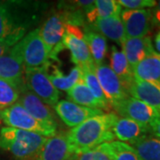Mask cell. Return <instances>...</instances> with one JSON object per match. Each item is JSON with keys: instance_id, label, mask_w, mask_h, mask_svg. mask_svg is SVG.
I'll use <instances>...</instances> for the list:
<instances>
[{"instance_id": "obj_1", "label": "cell", "mask_w": 160, "mask_h": 160, "mask_svg": "<svg viewBox=\"0 0 160 160\" xmlns=\"http://www.w3.org/2000/svg\"><path fill=\"white\" fill-rule=\"evenodd\" d=\"M36 1L0 2V42L13 46L33 30L44 11Z\"/></svg>"}, {"instance_id": "obj_2", "label": "cell", "mask_w": 160, "mask_h": 160, "mask_svg": "<svg viewBox=\"0 0 160 160\" xmlns=\"http://www.w3.org/2000/svg\"><path fill=\"white\" fill-rule=\"evenodd\" d=\"M117 114L113 112L103 113L92 117L79 126L71 128L67 133V139L73 154L94 149L103 143L114 142L112 126Z\"/></svg>"}, {"instance_id": "obj_3", "label": "cell", "mask_w": 160, "mask_h": 160, "mask_svg": "<svg viewBox=\"0 0 160 160\" xmlns=\"http://www.w3.org/2000/svg\"><path fill=\"white\" fill-rule=\"evenodd\" d=\"M47 139L36 132L6 126L0 130V148L19 160H33Z\"/></svg>"}, {"instance_id": "obj_4", "label": "cell", "mask_w": 160, "mask_h": 160, "mask_svg": "<svg viewBox=\"0 0 160 160\" xmlns=\"http://www.w3.org/2000/svg\"><path fill=\"white\" fill-rule=\"evenodd\" d=\"M0 115L2 122L8 127L32 132L47 138L54 136L57 132L38 122L19 102L6 109H0Z\"/></svg>"}, {"instance_id": "obj_5", "label": "cell", "mask_w": 160, "mask_h": 160, "mask_svg": "<svg viewBox=\"0 0 160 160\" xmlns=\"http://www.w3.org/2000/svg\"><path fill=\"white\" fill-rule=\"evenodd\" d=\"M22 41L25 72L31 69L49 68L51 59L39 34V28H36L26 35Z\"/></svg>"}, {"instance_id": "obj_6", "label": "cell", "mask_w": 160, "mask_h": 160, "mask_svg": "<svg viewBox=\"0 0 160 160\" xmlns=\"http://www.w3.org/2000/svg\"><path fill=\"white\" fill-rule=\"evenodd\" d=\"M25 67L22 41L0 57V79L6 80L22 91L25 87Z\"/></svg>"}, {"instance_id": "obj_7", "label": "cell", "mask_w": 160, "mask_h": 160, "mask_svg": "<svg viewBox=\"0 0 160 160\" xmlns=\"http://www.w3.org/2000/svg\"><path fill=\"white\" fill-rule=\"evenodd\" d=\"M25 85L41 101L49 107H54L59 102L60 92L52 84L48 68L31 69L25 72Z\"/></svg>"}, {"instance_id": "obj_8", "label": "cell", "mask_w": 160, "mask_h": 160, "mask_svg": "<svg viewBox=\"0 0 160 160\" xmlns=\"http://www.w3.org/2000/svg\"><path fill=\"white\" fill-rule=\"evenodd\" d=\"M66 17L62 13H55L46 20L39 28V34L51 60H57V54L63 50L62 40L66 33Z\"/></svg>"}, {"instance_id": "obj_9", "label": "cell", "mask_w": 160, "mask_h": 160, "mask_svg": "<svg viewBox=\"0 0 160 160\" xmlns=\"http://www.w3.org/2000/svg\"><path fill=\"white\" fill-rule=\"evenodd\" d=\"M62 46L63 49H68L70 52L72 62L82 70L94 66L88 46L84 39V33L78 26L67 24Z\"/></svg>"}, {"instance_id": "obj_10", "label": "cell", "mask_w": 160, "mask_h": 160, "mask_svg": "<svg viewBox=\"0 0 160 160\" xmlns=\"http://www.w3.org/2000/svg\"><path fill=\"white\" fill-rule=\"evenodd\" d=\"M112 109L118 116L133 120L147 126H150L156 118L160 117L159 113L152 107L131 96L115 104L112 106Z\"/></svg>"}, {"instance_id": "obj_11", "label": "cell", "mask_w": 160, "mask_h": 160, "mask_svg": "<svg viewBox=\"0 0 160 160\" xmlns=\"http://www.w3.org/2000/svg\"><path fill=\"white\" fill-rule=\"evenodd\" d=\"M93 71L111 108L115 104L130 96L118 76L112 71L109 66L103 63L94 65Z\"/></svg>"}, {"instance_id": "obj_12", "label": "cell", "mask_w": 160, "mask_h": 160, "mask_svg": "<svg viewBox=\"0 0 160 160\" xmlns=\"http://www.w3.org/2000/svg\"><path fill=\"white\" fill-rule=\"evenodd\" d=\"M17 102L41 124L57 131V121L50 107L29 91L26 86L21 91Z\"/></svg>"}, {"instance_id": "obj_13", "label": "cell", "mask_w": 160, "mask_h": 160, "mask_svg": "<svg viewBox=\"0 0 160 160\" xmlns=\"http://www.w3.org/2000/svg\"><path fill=\"white\" fill-rule=\"evenodd\" d=\"M120 18L124 25L126 38H142L148 36L151 24V10H128L121 11Z\"/></svg>"}, {"instance_id": "obj_14", "label": "cell", "mask_w": 160, "mask_h": 160, "mask_svg": "<svg viewBox=\"0 0 160 160\" xmlns=\"http://www.w3.org/2000/svg\"><path fill=\"white\" fill-rule=\"evenodd\" d=\"M54 109L63 123L71 128L79 126L92 117L105 113L102 109L87 108L66 100L59 101Z\"/></svg>"}, {"instance_id": "obj_15", "label": "cell", "mask_w": 160, "mask_h": 160, "mask_svg": "<svg viewBox=\"0 0 160 160\" xmlns=\"http://www.w3.org/2000/svg\"><path fill=\"white\" fill-rule=\"evenodd\" d=\"M112 132L117 141L127 144L133 142L144 135L151 133L149 126H144L118 115L112 126Z\"/></svg>"}, {"instance_id": "obj_16", "label": "cell", "mask_w": 160, "mask_h": 160, "mask_svg": "<svg viewBox=\"0 0 160 160\" xmlns=\"http://www.w3.org/2000/svg\"><path fill=\"white\" fill-rule=\"evenodd\" d=\"M121 46L122 52H124L132 69L144 58L156 52L149 36L142 38H126Z\"/></svg>"}, {"instance_id": "obj_17", "label": "cell", "mask_w": 160, "mask_h": 160, "mask_svg": "<svg viewBox=\"0 0 160 160\" xmlns=\"http://www.w3.org/2000/svg\"><path fill=\"white\" fill-rule=\"evenodd\" d=\"M73 155L68 142L67 134L56 133L47 139L33 160H68Z\"/></svg>"}, {"instance_id": "obj_18", "label": "cell", "mask_w": 160, "mask_h": 160, "mask_svg": "<svg viewBox=\"0 0 160 160\" xmlns=\"http://www.w3.org/2000/svg\"><path fill=\"white\" fill-rule=\"evenodd\" d=\"M128 94L149 105L160 114V86L133 78Z\"/></svg>"}, {"instance_id": "obj_19", "label": "cell", "mask_w": 160, "mask_h": 160, "mask_svg": "<svg viewBox=\"0 0 160 160\" xmlns=\"http://www.w3.org/2000/svg\"><path fill=\"white\" fill-rule=\"evenodd\" d=\"M133 78L160 86V54L152 52L132 69Z\"/></svg>"}, {"instance_id": "obj_20", "label": "cell", "mask_w": 160, "mask_h": 160, "mask_svg": "<svg viewBox=\"0 0 160 160\" xmlns=\"http://www.w3.org/2000/svg\"><path fill=\"white\" fill-rule=\"evenodd\" d=\"M92 25L105 38L112 40L120 46L126 38L124 25L120 16L96 19Z\"/></svg>"}, {"instance_id": "obj_21", "label": "cell", "mask_w": 160, "mask_h": 160, "mask_svg": "<svg viewBox=\"0 0 160 160\" xmlns=\"http://www.w3.org/2000/svg\"><path fill=\"white\" fill-rule=\"evenodd\" d=\"M109 68L118 76L123 86L128 92V88L133 81V73L131 66L126 60L124 52L118 50L115 46L111 48Z\"/></svg>"}, {"instance_id": "obj_22", "label": "cell", "mask_w": 160, "mask_h": 160, "mask_svg": "<svg viewBox=\"0 0 160 160\" xmlns=\"http://www.w3.org/2000/svg\"><path fill=\"white\" fill-rule=\"evenodd\" d=\"M143 160H160V139L147 134L129 144Z\"/></svg>"}, {"instance_id": "obj_23", "label": "cell", "mask_w": 160, "mask_h": 160, "mask_svg": "<svg viewBox=\"0 0 160 160\" xmlns=\"http://www.w3.org/2000/svg\"><path fill=\"white\" fill-rule=\"evenodd\" d=\"M49 78L51 80L53 86L62 91H69L78 83H79L83 79V70L79 67L75 66L70 69L67 75L63 74L58 68H54L52 73L48 72Z\"/></svg>"}, {"instance_id": "obj_24", "label": "cell", "mask_w": 160, "mask_h": 160, "mask_svg": "<svg viewBox=\"0 0 160 160\" xmlns=\"http://www.w3.org/2000/svg\"><path fill=\"white\" fill-rule=\"evenodd\" d=\"M67 93H68L69 102H72L76 104L87 107V108L102 110V105L94 98L91 90L88 88V86H86L83 79L67 92Z\"/></svg>"}, {"instance_id": "obj_25", "label": "cell", "mask_w": 160, "mask_h": 160, "mask_svg": "<svg viewBox=\"0 0 160 160\" xmlns=\"http://www.w3.org/2000/svg\"><path fill=\"white\" fill-rule=\"evenodd\" d=\"M84 39L88 46L94 65L102 64L108 51L106 38L99 32L89 30L84 33Z\"/></svg>"}, {"instance_id": "obj_26", "label": "cell", "mask_w": 160, "mask_h": 160, "mask_svg": "<svg viewBox=\"0 0 160 160\" xmlns=\"http://www.w3.org/2000/svg\"><path fill=\"white\" fill-rule=\"evenodd\" d=\"M122 7L117 0H95L94 7L86 14L87 20L93 23L96 19L120 16Z\"/></svg>"}, {"instance_id": "obj_27", "label": "cell", "mask_w": 160, "mask_h": 160, "mask_svg": "<svg viewBox=\"0 0 160 160\" xmlns=\"http://www.w3.org/2000/svg\"><path fill=\"white\" fill-rule=\"evenodd\" d=\"M83 80L86 83V86H88V88L91 90L94 98L102 105V110H109L111 109L108 100L105 97L102 86L98 81L97 77L93 71V67L83 69Z\"/></svg>"}, {"instance_id": "obj_28", "label": "cell", "mask_w": 160, "mask_h": 160, "mask_svg": "<svg viewBox=\"0 0 160 160\" xmlns=\"http://www.w3.org/2000/svg\"><path fill=\"white\" fill-rule=\"evenodd\" d=\"M106 144L112 160H143L135 149L127 143L114 141Z\"/></svg>"}, {"instance_id": "obj_29", "label": "cell", "mask_w": 160, "mask_h": 160, "mask_svg": "<svg viewBox=\"0 0 160 160\" xmlns=\"http://www.w3.org/2000/svg\"><path fill=\"white\" fill-rule=\"evenodd\" d=\"M21 91L6 80L0 79V109L11 107L17 102Z\"/></svg>"}, {"instance_id": "obj_30", "label": "cell", "mask_w": 160, "mask_h": 160, "mask_svg": "<svg viewBox=\"0 0 160 160\" xmlns=\"http://www.w3.org/2000/svg\"><path fill=\"white\" fill-rule=\"evenodd\" d=\"M78 160H112L107 148V144L103 143L94 149L78 155Z\"/></svg>"}, {"instance_id": "obj_31", "label": "cell", "mask_w": 160, "mask_h": 160, "mask_svg": "<svg viewBox=\"0 0 160 160\" xmlns=\"http://www.w3.org/2000/svg\"><path fill=\"white\" fill-rule=\"evenodd\" d=\"M121 7L128 10H142L154 8L157 5L155 0H118Z\"/></svg>"}, {"instance_id": "obj_32", "label": "cell", "mask_w": 160, "mask_h": 160, "mask_svg": "<svg viewBox=\"0 0 160 160\" xmlns=\"http://www.w3.org/2000/svg\"><path fill=\"white\" fill-rule=\"evenodd\" d=\"M151 24L160 28V1L157 2L156 6L151 10Z\"/></svg>"}, {"instance_id": "obj_33", "label": "cell", "mask_w": 160, "mask_h": 160, "mask_svg": "<svg viewBox=\"0 0 160 160\" xmlns=\"http://www.w3.org/2000/svg\"><path fill=\"white\" fill-rule=\"evenodd\" d=\"M149 128H150L151 134H153L154 136L160 139V117L159 118H156V119L150 124Z\"/></svg>"}, {"instance_id": "obj_34", "label": "cell", "mask_w": 160, "mask_h": 160, "mask_svg": "<svg viewBox=\"0 0 160 160\" xmlns=\"http://www.w3.org/2000/svg\"><path fill=\"white\" fill-rule=\"evenodd\" d=\"M155 47H156V50H157V52L160 54V30L157 33L156 37H155Z\"/></svg>"}, {"instance_id": "obj_35", "label": "cell", "mask_w": 160, "mask_h": 160, "mask_svg": "<svg viewBox=\"0 0 160 160\" xmlns=\"http://www.w3.org/2000/svg\"><path fill=\"white\" fill-rule=\"evenodd\" d=\"M10 49H11L10 46H6V45L0 42V57L3 56V55H5L6 52H8L10 51Z\"/></svg>"}, {"instance_id": "obj_36", "label": "cell", "mask_w": 160, "mask_h": 160, "mask_svg": "<svg viewBox=\"0 0 160 160\" xmlns=\"http://www.w3.org/2000/svg\"><path fill=\"white\" fill-rule=\"evenodd\" d=\"M68 160H78V155L74 154L73 156H71Z\"/></svg>"}, {"instance_id": "obj_37", "label": "cell", "mask_w": 160, "mask_h": 160, "mask_svg": "<svg viewBox=\"0 0 160 160\" xmlns=\"http://www.w3.org/2000/svg\"><path fill=\"white\" fill-rule=\"evenodd\" d=\"M1 123H2V118H1V115H0V125H1Z\"/></svg>"}]
</instances>
